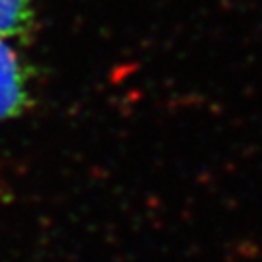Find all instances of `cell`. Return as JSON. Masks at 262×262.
<instances>
[{
  "mask_svg": "<svg viewBox=\"0 0 262 262\" xmlns=\"http://www.w3.org/2000/svg\"><path fill=\"white\" fill-rule=\"evenodd\" d=\"M28 70L12 39L0 37V122L16 119L29 105Z\"/></svg>",
  "mask_w": 262,
  "mask_h": 262,
  "instance_id": "6da1fadb",
  "label": "cell"
},
{
  "mask_svg": "<svg viewBox=\"0 0 262 262\" xmlns=\"http://www.w3.org/2000/svg\"><path fill=\"white\" fill-rule=\"evenodd\" d=\"M33 28V0H0V37L16 41Z\"/></svg>",
  "mask_w": 262,
  "mask_h": 262,
  "instance_id": "7a4b0ae2",
  "label": "cell"
}]
</instances>
